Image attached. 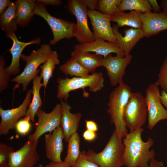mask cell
<instances>
[{"label":"cell","mask_w":167,"mask_h":167,"mask_svg":"<svg viewBox=\"0 0 167 167\" xmlns=\"http://www.w3.org/2000/svg\"><path fill=\"white\" fill-rule=\"evenodd\" d=\"M143 131L141 128L130 131L123 138V159L126 167H147L154 158V149H150L154 143L153 140L149 138L146 141H143L141 137Z\"/></svg>","instance_id":"1"},{"label":"cell","mask_w":167,"mask_h":167,"mask_svg":"<svg viewBox=\"0 0 167 167\" xmlns=\"http://www.w3.org/2000/svg\"><path fill=\"white\" fill-rule=\"evenodd\" d=\"M132 92L131 88L123 82L111 92L107 103V111L110 116V122L114 125L117 136L121 141L128 133L124 114Z\"/></svg>","instance_id":"2"},{"label":"cell","mask_w":167,"mask_h":167,"mask_svg":"<svg viewBox=\"0 0 167 167\" xmlns=\"http://www.w3.org/2000/svg\"><path fill=\"white\" fill-rule=\"evenodd\" d=\"M49 44H42L38 49L33 50L29 55L22 54L21 58L26 63L21 73L11 79L16 83L14 90L22 85V90L25 92L30 82L41 71L38 67L43 64L53 52Z\"/></svg>","instance_id":"3"},{"label":"cell","mask_w":167,"mask_h":167,"mask_svg":"<svg viewBox=\"0 0 167 167\" xmlns=\"http://www.w3.org/2000/svg\"><path fill=\"white\" fill-rule=\"evenodd\" d=\"M57 99L67 102L69 93L73 91L88 87L89 90L96 92L101 90L104 85V79L101 72H94L86 77H73L59 78L57 80Z\"/></svg>","instance_id":"4"},{"label":"cell","mask_w":167,"mask_h":167,"mask_svg":"<svg viewBox=\"0 0 167 167\" xmlns=\"http://www.w3.org/2000/svg\"><path fill=\"white\" fill-rule=\"evenodd\" d=\"M124 146L113 131L104 149L96 153L91 149L86 152V158L100 167H122L124 165Z\"/></svg>","instance_id":"5"},{"label":"cell","mask_w":167,"mask_h":167,"mask_svg":"<svg viewBox=\"0 0 167 167\" xmlns=\"http://www.w3.org/2000/svg\"><path fill=\"white\" fill-rule=\"evenodd\" d=\"M34 15L42 18L50 27L53 34V38L49 41L50 45H54L63 39H69L75 37L76 24L50 15L47 11L45 5L35 0Z\"/></svg>","instance_id":"6"},{"label":"cell","mask_w":167,"mask_h":167,"mask_svg":"<svg viewBox=\"0 0 167 167\" xmlns=\"http://www.w3.org/2000/svg\"><path fill=\"white\" fill-rule=\"evenodd\" d=\"M147 117L144 97L139 92H132L124 112V120L126 127L130 132L142 128Z\"/></svg>","instance_id":"7"},{"label":"cell","mask_w":167,"mask_h":167,"mask_svg":"<svg viewBox=\"0 0 167 167\" xmlns=\"http://www.w3.org/2000/svg\"><path fill=\"white\" fill-rule=\"evenodd\" d=\"M66 5L68 11L76 19L74 37L79 44L89 43L95 40L94 33L88 26V9L84 0H68Z\"/></svg>","instance_id":"8"},{"label":"cell","mask_w":167,"mask_h":167,"mask_svg":"<svg viewBox=\"0 0 167 167\" xmlns=\"http://www.w3.org/2000/svg\"><path fill=\"white\" fill-rule=\"evenodd\" d=\"M144 98L148 111V127L152 130L160 121L167 120V110L161 103L159 87L155 83L150 84L146 88Z\"/></svg>","instance_id":"9"},{"label":"cell","mask_w":167,"mask_h":167,"mask_svg":"<svg viewBox=\"0 0 167 167\" xmlns=\"http://www.w3.org/2000/svg\"><path fill=\"white\" fill-rule=\"evenodd\" d=\"M62 115V107L61 104H57L52 111L47 113L40 109L36 116L37 118L36 127L33 134L28 139L34 141H38L43 134L52 132L60 126Z\"/></svg>","instance_id":"10"},{"label":"cell","mask_w":167,"mask_h":167,"mask_svg":"<svg viewBox=\"0 0 167 167\" xmlns=\"http://www.w3.org/2000/svg\"><path fill=\"white\" fill-rule=\"evenodd\" d=\"M38 142L28 139L21 148L11 154L5 167H34L39 159Z\"/></svg>","instance_id":"11"},{"label":"cell","mask_w":167,"mask_h":167,"mask_svg":"<svg viewBox=\"0 0 167 167\" xmlns=\"http://www.w3.org/2000/svg\"><path fill=\"white\" fill-rule=\"evenodd\" d=\"M32 89L27 91L25 97L18 107L11 109H4L0 107L1 135L7 134L10 130L15 128V125L21 117L25 116L31 101Z\"/></svg>","instance_id":"12"},{"label":"cell","mask_w":167,"mask_h":167,"mask_svg":"<svg viewBox=\"0 0 167 167\" xmlns=\"http://www.w3.org/2000/svg\"><path fill=\"white\" fill-rule=\"evenodd\" d=\"M132 56L129 54L124 57L113 56L111 54L103 58L101 66L106 70L107 75L110 84L115 86L123 82L122 78L126 73V69L131 62Z\"/></svg>","instance_id":"13"},{"label":"cell","mask_w":167,"mask_h":167,"mask_svg":"<svg viewBox=\"0 0 167 167\" xmlns=\"http://www.w3.org/2000/svg\"><path fill=\"white\" fill-rule=\"evenodd\" d=\"M88 16L92 25L96 39H102L111 43H116L115 35L111 25L110 17L96 10H88Z\"/></svg>","instance_id":"14"},{"label":"cell","mask_w":167,"mask_h":167,"mask_svg":"<svg viewBox=\"0 0 167 167\" xmlns=\"http://www.w3.org/2000/svg\"><path fill=\"white\" fill-rule=\"evenodd\" d=\"M140 18L144 37H149L167 30V13L163 11L142 13Z\"/></svg>","instance_id":"15"},{"label":"cell","mask_w":167,"mask_h":167,"mask_svg":"<svg viewBox=\"0 0 167 167\" xmlns=\"http://www.w3.org/2000/svg\"><path fill=\"white\" fill-rule=\"evenodd\" d=\"M6 36L12 40L13 44L9 50L12 56L11 63L8 66L5 68V70L10 76H15L20 71L19 60L23 50L28 45L40 44L41 39L38 38L29 42L21 41L18 39L15 32L6 33Z\"/></svg>","instance_id":"16"},{"label":"cell","mask_w":167,"mask_h":167,"mask_svg":"<svg viewBox=\"0 0 167 167\" xmlns=\"http://www.w3.org/2000/svg\"><path fill=\"white\" fill-rule=\"evenodd\" d=\"M74 49L85 52H94L103 56L105 58L112 53L116 56L123 58L125 56L124 52L120 48L116 43L107 41L102 39H98L87 43L79 44L75 45Z\"/></svg>","instance_id":"17"},{"label":"cell","mask_w":167,"mask_h":167,"mask_svg":"<svg viewBox=\"0 0 167 167\" xmlns=\"http://www.w3.org/2000/svg\"><path fill=\"white\" fill-rule=\"evenodd\" d=\"M63 132L61 126L45 135V155L51 162H62L61 155L63 149Z\"/></svg>","instance_id":"18"},{"label":"cell","mask_w":167,"mask_h":167,"mask_svg":"<svg viewBox=\"0 0 167 167\" xmlns=\"http://www.w3.org/2000/svg\"><path fill=\"white\" fill-rule=\"evenodd\" d=\"M112 28L117 43L124 52L125 56L130 54V52L136 43L144 37L141 28H131L126 29L124 30V35L123 36L119 31V27L117 24L114 25Z\"/></svg>","instance_id":"19"},{"label":"cell","mask_w":167,"mask_h":167,"mask_svg":"<svg viewBox=\"0 0 167 167\" xmlns=\"http://www.w3.org/2000/svg\"><path fill=\"white\" fill-rule=\"evenodd\" d=\"M60 104L62 107L60 126L63 132L64 141L67 143L71 136L77 132L82 114L80 112L71 113V106L62 99L60 100Z\"/></svg>","instance_id":"20"},{"label":"cell","mask_w":167,"mask_h":167,"mask_svg":"<svg viewBox=\"0 0 167 167\" xmlns=\"http://www.w3.org/2000/svg\"><path fill=\"white\" fill-rule=\"evenodd\" d=\"M15 3L17 24L21 28L26 26L34 15L35 0H17Z\"/></svg>","instance_id":"21"},{"label":"cell","mask_w":167,"mask_h":167,"mask_svg":"<svg viewBox=\"0 0 167 167\" xmlns=\"http://www.w3.org/2000/svg\"><path fill=\"white\" fill-rule=\"evenodd\" d=\"M142 13L137 11H131L129 13L118 11L110 17V20L116 23L118 27L126 26L135 28H142L140 18Z\"/></svg>","instance_id":"22"},{"label":"cell","mask_w":167,"mask_h":167,"mask_svg":"<svg viewBox=\"0 0 167 167\" xmlns=\"http://www.w3.org/2000/svg\"><path fill=\"white\" fill-rule=\"evenodd\" d=\"M42 78L40 76L36 75L32 80V93L33 97L28 107L24 117L28 118L32 122H35V116L38 111L41 108L42 101L40 95V90L43 86L41 83Z\"/></svg>","instance_id":"23"},{"label":"cell","mask_w":167,"mask_h":167,"mask_svg":"<svg viewBox=\"0 0 167 167\" xmlns=\"http://www.w3.org/2000/svg\"><path fill=\"white\" fill-rule=\"evenodd\" d=\"M71 57L76 59L90 72H94L96 69L101 66L103 56L95 53L81 51L76 50L71 53Z\"/></svg>","instance_id":"24"},{"label":"cell","mask_w":167,"mask_h":167,"mask_svg":"<svg viewBox=\"0 0 167 167\" xmlns=\"http://www.w3.org/2000/svg\"><path fill=\"white\" fill-rule=\"evenodd\" d=\"M15 2H11L7 9L0 15V27L6 33L15 32L17 29Z\"/></svg>","instance_id":"25"},{"label":"cell","mask_w":167,"mask_h":167,"mask_svg":"<svg viewBox=\"0 0 167 167\" xmlns=\"http://www.w3.org/2000/svg\"><path fill=\"white\" fill-rule=\"evenodd\" d=\"M67 143V153L63 162L69 167H71L76 163L81 152L80 137L78 133L73 134Z\"/></svg>","instance_id":"26"},{"label":"cell","mask_w":167,"mask_h":167,"mask_svg":"<svg viewBox=\"0 0 167 167\" xmlns=\"http://www.w3.org/2000/svg\"><path fill=\"white\" fill-rule=\"evenodd\" d=\"M60 61L57 52L53 51L46 61L40 66V76L43 80L45 90L46 88L50 79L53 77L54 70L57 65L59 64Z\"/></svg>","instance_id":"27"},{"label":"cell","mask_w":167,"mask_h":167,"mask_svg":"<svg viewBox=\"0 0 167 167\" xmlns=\"http://www.w3.org/2000/svg\"><path fill=\"white\" fill-rule=\"evenodd\" d=\"M65 75L76 77H86L89 74V71L74 58L71 57L59 67Z\"/></svg>","instance_id":"28"},{"label":"cell","mask_w":167,"mask_h":167,"mask_svg":"<svg viewBox=\"0 0 167 167\" xmlns=\"http://www.w3.org/2000/svg\"><path fill=\"white\" fill-rule=\"evenodd\" d=\"M118 11H137L142 13L152 12L148 0H122L118 7Z\"/></svg>","instance_id":"29"},{"label":"cell","mask_w":167,"mask_h":167,"mask_svg":"<svg viewBox=\"0 0 167 167\" xmlns=\"http://www.w3.org/2000/svg\"><path fill=\"white\" fill-rule=\"evenodd\" d=\"M122 0H98L97 10L110 17L118 11V7Z\"/></svg>","instance_id":"30"},{"label":"cell","mask_w":167,"mask_h":167,"mask_svg":"<svg viewBox=\"0 0 167 167\" xmlns=\"http://www.w3.org/2000/svg\"><path fill=\"white\" fill-rule=\"evenodd\" d=\"M157 76L155 84L167 93V56L163 62Z\"/></svg>","instance_id":"31"},{"label":"cell","mask_w":167,"mask_h":167,"mask_svg":"<svg viewBox=\"0 0 167 167\" xmlns=\"http://www.w3.org/2000/svg\"><path fill=\"white\" fill-rule=\"evenodd\" d=\"M5 60L2 55L0 56V92L7 89L11 80L10 76L5 70Z\"/></svg>","instance_id":"32"},{"label":"cell","mask_w":167,"mask_h":167,"mask_svg":"<svg viewBox=\"0 0 167 167\" xmlns=\"http://www.w3.org/2000/svg\"><path fill=\"white\" fill-rule=\"evenodd\" d=\"M13 147L0 142V167H5L9 158L14 151Z\"/></svg>","instance_id":"33"},{"label":"cell","mask_w":167,"mask_h":167,"mask_svg":"<svg viewBox=\"0 0 167 167\" xmlns=\"http://www.w3.org/2000/svg\"><path fill=\"white\" fill-rule=\"evenodd\" d=\"M30 121L28 118L25 117L19 120L16 123L15 127L16 131L18 133L23 135L28 134L31 127Z\"/></svg>","instance_id":"34"},{"label":"cell","mask_w":167,"mask_h":167,"mask_svg":"<svg viewBox=\"0 0 167 167\" xmlns=\"http://www.w3.org/2000/svg\"><path fill=\"white\" fill-rule=\"evenodd\" d=\"M86 152H81L80 156L76 163L71 167H100L95 163L88 160L86 157Z\"/></svg>","instance_id":"35"},{"label":"cell","mask_w":167,"mask_h":167,"mask_svg":"<svg viewBox=\"0 0 167 167\" xmlns=\"http://www.w3.org/2000/svg\"><path fill=\"white\" fill-rule=\"evenodd\" d=\"M83 136L84 139L88 141H92L96 138V132L86 129L83 132Z\"/></svg>","instance_id":"36"},{"label":"cell","mask_w":167,"mask_h":167,"mask_svg":"<svg viewBox=\"0 0 167 167\" xmlns=\"http://www.w3.org/2000/svg\"><path fill=\"white\" fill-rule=\"evenodd\" d=\"M85 122L87 130L95 132L98 131V126L95 122L92 120H86Z\"/></svg>","instance_id":"37"},{"label":"cell","mask_w":167,"mask_h":167,"mask_svg":"<svg viewBox=\"0 0 167 167\" xmlns=\"http://www.w3.org/2000/svg\"><path fill=\"white\" fill-rule=\"evenodd\" d=\"M88 10H95L97 9L98 0H84Z\"/></svg>","instance_id":"38"},{"label":"cell","mask_w":167,"mask_h":167,"mask_svg":"<svg viewBox=\"0 0 167 167\" xmlns=\"http://www.w3.org/2000/svg\"><path fill=\"white\" fill-rule=\"evenodd\" d=\"M10 0H0V15L2 14L8 8L11 2Z\"/></svg>","instance_id":"39"},{"label":"cell","mask_w":167,"mask_h":167,"mask_svg":"<svg viewBox=\"0 0 167 167\" xmlns=\"http://www.w3.org/2000/svg\"><path fill=\"white\" fill-rule=\"evenodd\" d=\"M45 5H51L54 6H59L62 4V1L60 0H37Z\"/></svg>","instance_id":"40"},{"label":"cell","mask_w":167,"mask_h":167,"mask_svg":"<svg viewBox=\"0 0 167 167\" xmlns=\"http://www.w3.org/2000/svg\"><path fill=\"white\" fill-rule=\"evenodd\" d=\"M149 3L154 12L159 13L161 11V7L156 0H148Z\"/></svg>","instance_id":"41"},{"label":"cell","mask_w":167,"mask_h":167,"mask_svg":"<svg viewBox=\"0 0 167 167\" xmlns=\"http://www.w3.org/2000/svg\"><path fill=\"white\" fill-rule=\"evenodd\" d=\"M147 167H164L162 161H157L155 158L150 161Z\"/></svg>","instance_id":"42"},{"label":"cell","mask_w":167,"mask_h":167,"mask_svg":"<svg viewBox=\"0 0 167 167\" xmlns=\"http://www.w3.org/2000/svg\"><path fill=\"white\" fill-rule=\"evenodd\" d=\"M45 167H69L63 161L60 162H51L46 165Z\"/></svg>","instance_id":"43"},{"label":"cell","mask_w":167,"mask_h":167,"mask_svg":"<svg viewBox=\"0 0 167 167\" xmlns=\"http://www.w3.org/2000/svg\"><path fill=\"white\" fill-rule=\"evenodd\" d=\"M161 100L162 104L167 110V93L163 90L161 92Z\"/></svg>","instance_id":"44"},{"label":"cell","mask_w":167,"mask_h":167,"mask_svg":"<svg viewBox=\"0 0 167 167\" xmlns=\"http://www.w3.org/2000/svg\"><path fill=\"white\" fill-rule=\"evenodd\" d=\"M160 6L163 11L167 13V0H161Z\"/></svg>","instance_id":"45"},{"label":"cell","mask_w":167,"mask_h":167,"mask_svg":"<svg viewBox=\"0 0 167 167\" xmlns=\"http://www.w3.org/2000/svg\"><path fill=\"white\" fill-rule=\"evenodd\" d=\"M37 167H44L41 164L39 165Z\"/></svg>","instance_id":"46"}]
</instances>
